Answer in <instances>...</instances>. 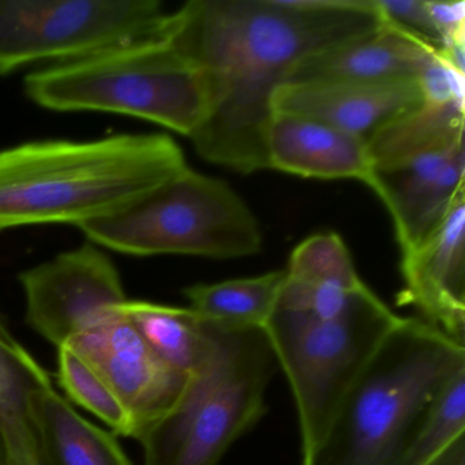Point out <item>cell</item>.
Segmentation results:
<instances>
[{"instance_id":"cell-1","label":"cell","mask_w":465,"mask_h":465,"mask_svg":"<svg viewBox=\"0 0 465 465\" xmlns=\"http://www.w3.org/2000/svg\"><path fill=\"white\" fill-rule=\"evenodd\" d=\"M374 0H192L164 35L203 67L211 110L190 140L208 162L241 173L268 168L274 92L302 59L382 26Z\"/></svg>"},{"instance_id":"cell-2","label":"cell","mask_w":465,"mask_h":465,"mask_svg":"<svg viewBox=\"0 0 465 465\" xmlns=\"http://www.w3.org/2000/svg\"><path fill=\"white\" fill-rule=\"evenodd\" d=\"M165 134L48 140L0 151V231L103 219L186 170Z\"/></svg>"},{"instance_id":"cell-3","label":"cell","mask_w":465,"mask_h":465,"mask_svg":"<svg viewBox=\"0 0 465 465\" xmlns=\"http://www.w3.org/2000/svg\"><path fill=\"white\" fill-rule=\"evenodd\" d=\"M465 370V347L424 322L401 317L353 383L302 465H402L443 386Z\"/></svg>"},{"instance_id":"cell-4","label":"cell","mask_w":465,"mask_h":465,"mask_svg":"<svg viewBox=\"0 0 465 465\" xmlns=\"http://www.w3.org/2000/svg\"><path fill=\"white\" fill-rule=\"evenodd\" d=\"M24 86L26 96L47 110L133 116L189 138L211 110L208 74L164 31L37 70Z\"/></svg>"},{"instance_id":"cell-5","label":"cell","mask_w":465,"mask_h":465,"mask_svg":"<svg viewBox=\"0 0 465 465\" xmlns=\"http://www.w3.org/2000/svg\"><path fill=\"white\" fill-rule=\"evenodd\" d=\"M208 329L205 361L173 407L138 437L143 465H220L231 445L265 415L276 366L265 331L211 321Z\"/></svg>"},{"instance_id":"cell-6","label":"cell","mask_w":465,"mask_h":465,"mask_svg":"<svg viewBox=\"0 0 465 465\" xmlns=\"http://www.w3.org/2000/svg\"><path fill=\"white\" fill-rule=\"evenodd\" d=\"M78 230L102 249L135 257L232 260L262 249L260 224L235 190L189 167L132 205Z\"/></svg>"},{"instance_id":"cell-7","label":"cell","mask_w":465,"mask_h":465,"mask_svg":"<svg viewBox=\"0 0 465 465\" xmlns=\"http://www.w3.org/2000/svg\"><path fill=\"white\" fill-rule=\"evenodd\" d=\"M400 320L369 287L333 320L274 310L263 331L295 400L302 453L325 435L342 400Z\"/></svg>"},{"instance_id":"cell-8","label":"cell","mask_w":465,"mask_h":465,"mask_svg":"<svg viewBox=\"0 0 465 465\" xmlns=\"http://www.w3.org/2000/svg\"><path fill=\"white\" fill-rule=\"evenodd\" d=\"M167 18L157 0H0V74L157 36Z\"/></svg>"},{"instance_id":"cell-9","label":"cell","mask_w":465,"mask_h":465,"mask_svg":"<svg viewBox=\"0 0 465 465\" xmlns=\"http://www.w3.org/2000/svg\"><path fill=\"white\" fill-rule=\"evenodd\" d=\"M20 282L26 322L56 348L110 320L127 301L115 263L94 243L23 272Z\"/></svg>"},{"instance_id":"cell-10","label":"cell","mask_w":465,"mask_h":465,"mask_svg":"<svg viewBox=\"0 0 465 465\" xmlns=\"http://www.w3.org/2000/svg\"><path fill=\"white\" fill-rule=\"evenodd\" d=\"M66 345L113 389L132 418L137 440L173 407L189 378L160 361L119 309Z\"/></svg>"},{"instance_id":"cell-11","label":"cell","mask_w":465,"mask_h":465,"mask_svg":"<svg viewBox=\"0 0 465 465\" xmlns=\"http://www.w3.org/2000/svg\"><path fill=\"white\" fill-rule=\"evenodd\" d=\"M404 287L399 306L459 344L465 342V193L440 225L415 249L401 255Z\"/></svg>"},{"instance_id":"cell-12","label":"cell","mask_w":465,"mask_h":465,"mask_svg":"<svg viewBox=\"0 0 465 465\" xmlns=\"http://www.w3.org/2000/svg\"><path fill=\"white\" fill-rule=\"evenodd\" d=\"M423 102L418 78L372 83L284 84L273 113L304 116L367 141L389 122Z\"/></svg>"},{"instance_id":"cell-13","label":"cell","mask_w":465,"mask_h":465,"mask_svg":"<svg viewBox=\"0 0 465 465\" xmlns=\"http://www.w3.org/2000/svg\"><path fill=\"white\" fill-rule=\"evenodd\" d=\"M266 157L271 170L301 178L358 181L380 193L366 141L314 119L273 113Z\"/></svg>"},{"instance_id":"cell-14","label":"cell","mask_w":465,"mask_h":465,"mask_svg":"<svg viewBox=\"0 0 465 465\" xmlns=\"http://www.w3.org/2000/svg\"><path fill=\"white\" fill-rule=\"evenodd\" d=\"M438 48L383 21L370 36L307 56L285 84L372 83L418 78Z\"/></svg>"},{"instance_id":"cell-15","label":"cell","mask_w":465,"mask_h":465,"mask_svg":"<svg viewBox=\"0 0 465 465\" xmlns=\"http://www.w3.org/2000/svg\"><path fill=\"white\" fill-rule=\"evenodd\" d=\"M47 370L10 333L0 317V434L10 465H48L34 413V396Z\"/></svg>"},{"instance_id":"cell-16","label":"cell","mask_w":465,"mask_h":465,"mask_svg":"<svg viewBox=\"0 0 465 465\" xmlns=\"http://www.w3.org/2000/svg\"><path fill=\"white\" fill-rule=\"evenodd\" d=\"M34 413L48 465H132L115 434L83 418L53 381L35 393Z\"/></svg>"},{"instance_id":"cell-17","label":"cell","mask_w":465,"mask_h":465,"mask_svg":"<svg viewBox=\"0 0 465 465\" xmlns=\"http://www.w3.org/2000/svg\"><path fill=\"white\" fill-rule=\"evenodd\" d=\"M465 105L423 102L381 127L366 141L375 171L464 143Z\"/></svg>"},{"instance_id":"cell-18","label":"cell","mask_w":465,"mask_h":465,"mask_svg":"<svg viewBox=\"0 0 465 465\" xmlns=\"http://www.w3.org/2000/svg\"><path fill=\"white\" fill-rule=\"evenodd\" d=\"M118 309L152 352L171 369L190 375L205 361L209 351L208 321L190 307L127 299Z\"/></svg>"},{"instance_id":"cell-19","label":"cell","mask_w":465,"mask_h":465,"mask_svg":"<svg viewBox=\"0 0 465 465\" xmlns=\"http://www.w3.org/2000/svg\"><path fill=\"white\" fill-rule=\"evenodd\" d=\"M285 271L271 272L249 279L186 288L190 309L203 320L231 328L265 329L276 310Z\"/></svg>"},{"instance_id":"cell-20","label":"cell","mask_w":465,"mask_h":465,"mask_svg":"<svg viewBox=\"0 0 465 465\" xmlns=\"http://www.w3.org/2000/svg\"><path fill=\"white\" fill-rule=\"evenodd\" d=\"M59 385L75 404L104 421L113 434L135 438L134 424L108 383L72 348H58Z\"/></svg>"},{"instance_id":"cell-21","label":"cell","mask_w":465,"mask_h":465,"mask_svg":"<svg viewBox=\"0 0 465 465\" xmlns=\"http://www.w3.org/2000/svg\"><path fill=\"white\" fill-rule=\"evenodd\" d=\"M465 435V370L454 375L424 415L402 465H429Z\"/></svg>"},{"instance_id":"cell-22","label":"cell","mask_w":465,"mask_h":465,"mask_svg":"<svg viewBox=\"0 0 465 465\" xmlns=\"http://www.w3.org/2000/svg\"><path fill=\"white\" fill-rule=\"evenodd\" d=\"M285 276L312 284H333L351 291L361 290L366 282L353 265L350 250L334 232L315 233L295 247Z\"/></svg>"},{"instance_id":"cell-23","label":"cell","mask_w":465,"mask_h":465,"mask_svg":"<svg viewBox=\"0 0 465 465\" xmlns=\"http://www.w3.org/2000/svg\"><path fill=\"white\" fill-rule=\"evenodd\" d=\"M366 288L367 285L361 290L351 291L340 285L312 284L285 276L276 309L314 320H333L341 315L352 304L356 295Z\"/></svg>"},{"instance_id":"cell-24","label":"cell","mask_w":465,"mask_h":465,"mask_svg":"<svg viewBox=\"0 0 465 465\" xmlns=\"http://www.w3.org/2000/svg\"><path fill=\"white\" fill-rule=\"evenodd\" d=\"M383 21L440 48V40L430 15L427 0H374Z\"/></svg>"},{"instance_id":"cell-25","label":"cell","mask_w":465,"mask_h":465,"mask_svg":"<svg viewBox=\"0 0 465 465\" xmlns=\"http://www.w3.org/2000/svg\"><path fill=\"white\" fill-rule=\"evenodd\" d=\"M427 7L440 35V48L465 43V2L427 0Z\"/></svg>"},{"instance_id":"cell-26","label":"cell","mask_w":465,"mask_h":465,"mask_svg":"<svg viewBox=\"0 0 465 465\" xmlns=\"http://www.w3.org/2000/svg\"><path fill=\"white\" fill-rule=\"evenodd\" d=\"M429 465H465V435L440 451Z\"/></svg>"},{"instance_id":"cell-27","label":"cell","mask_w":465,"mask_h":465,"mask_svg":"<svg viewBox=\"0 0 465 465\" xmlns=\"http://www.w3.org/2000/svg\"><path fill=\"white\" fill-rule=\"evenodd\" d=\"M0 465H10L9 453L2 434H0Z\"/></svg>"}]
</instances>
